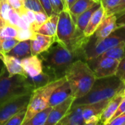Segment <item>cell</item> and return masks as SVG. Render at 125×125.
Segmentation results:
<instances>
[{"label":"cell","mask_w":125,"mask_h":125,"mask_svg":"<svg viewBox=\"0 0 125 125\" xmlns=\"http://www.w3.org/2000/svg\"><path fill=\"white\" fill-rule=\"evenodd\" d=\"M23 7L26 9L31 10L34 12H44V10L39 0H24Z\"/></svg>","instance_id":"1f68e13d"},{"label":"cell","mask_w":125,"mask_h":125,"mask_svg":"<svg viewBox=\"0 0 125 125\" xmlns=\"http://www.w3.org/2000/svg\"><path fill=\"white\" fill-rule=\"evenodd\" d=\"M31 94L17 96L0 104V125H4L5 122L14 114L26 108Z\"/></svg>","instance_id":"ba28073f"},{"label":"cell","mask_w":125,"mask_h":125,"mask_svg":"<svg viewBox=\"0 0 125 125\" xmlns=\"http://www.w3.org/2000/svg\"><path fill=\"white\" fill-rule=\"evenodd\" d=\"M64 4H65V7L66 10H69L77 0H64Z\"/></svg>","instance_id":"ee69618b"},{"label":"cell","mask_w":125,"mask_h":125,"mask_svg":"<svg viewBox=\"0 0 125 125\" xmlns=\"http://www.w3.org/2000/svg\"><path fill=\"white\" fill-rule=\"evenodd\" d=\"M105 17V11L100 4V7L94 11V12L92 15L85 30L83 31L84 35L87 37H90L92 35H93Z\"/></svg>","instance_id":"d6986e66"},{"label":"cell","mask_w":125,"mask_h":125,"mask_svg":"<svg viewBox=\"0 0 125 125\" xmlns=\"http://www.w3.org/2000/svg\"><path fill=\"white\" fill-rule=\"evenodd\" d=\"M39 56L42 62V71L52 75L56 79L64 77L67 70L75 61H85L84 53L71 51L57 42Z\"/></svg>","instance_id":"6da1fadb"},{"label":"cell","mask_w":125,"mask_h":125,"mask_svg":"<svg viewBox=\"0 0 125 125\" xmlns=\"http://www.w3.org/2000/svg\"><path fill=\"white\" fill-rule=\"evenodd\" d=\"M5 23H6V22L2 18L1 14V0H0V28H1L4 25H5Z\"/></svg>","instance_id":"f6af8a7d"},{"label":"cell","mask_w":125,"mask_h":125,"mask_svg":"<svg viewBox=\"0 0 125 125\" xmlns=\"http://www.w3.org/2000/svg\"><path fill=\"white\" fill-rule=\"evenodd\" d=\"M0 59L5 67L9 76H12L15 75L27 76L21 66V59L13 56L3 53H0Z\"/></svg>","instance_id":"9a60e30c"},{"label":"cell","mask_w":125,"mask_h":125,"mask_svg":"<svg viewBox=\"0 0 125 125\" xmlns=\"http://www.w3.org/2000/svg\"><path fill=\"white\" fill-rule=\"evenodd\" d=\"M50 1L54 13L59 14L61 11L66 10L63 0H50Z\"/></svg>","instance_id":"d590c367"},{"label":"cell","mask_w":125,"mask_h":125,"mask_svg":"<svg viewBox=\"0 0 125 125\" xmlns=\"http://www.w3.org/2000/svg\"><path fill=\"white\" fill-rule=\"evenodd\" d=\"M125 42V26L117 28L111 34L99 42L92 41L90 37L84 47L85 61H91L106 50Z\"/></svg>","instance_id":"52a82bcc"},{"label":"cell","mask_w":125,"mask_h":125,"mask_svg":"<svg viewBox=\"0 0 125 125\" xmlns=\"http://www.w3.org/2000/svg\"><path fill=\"white\" fill-rule=\"evenodd\" d=\"M119 63V61L111 58H104L99 61L92 69L96 78L116 75Z\"/></svg>","instance_id":"30bf717a"},{"label":"cell","mask_w":125,"mask_h":125,"mask_svg":"<svg viewBox=\"0 0 125 125\" xmlns=\"http://www.w3.org/2000/svg\"><path fill=\"white\" fill-rule=\"evenodd\" d=\"M97 2L93 0H77L75 4L68 10L73 21L76 23L77 18L83 12L86 11L89 8L96 5Z\"/></svg>","instance_id":"7402d4cb"},{"label":"cell","mask_w":125,"mask_h":125,"mask_svg":"<svg viewBox=\"0 0 125 125\" xmlns=\"http://www.w3.org/2000/svg\"><path fill=\"white\" fill-rule=\"evenodd\" d=\"M73 96L69 97L67 99L60 103L59 104L52 107L49 116L47 119L45 125H56L57 123L68 113L70 110L73 103L75 100Z\"/></svg>","instance_id":"7c38bea8"},{"label":"cell","mask_w":125,"mask_h":125,"mask_svg":"<svg viewBox=\"0 0 125 125\" xmlns=\"http://www.w3.org/2000/svg\"><path fill=\"white\" fill-rule=\"evenodd\" d=\"M36 32L31 30V29H18L17 36L15 39L18 41H23V40H31L35 38Z\"/></svg>","instance_id":"f1b7e54d"},{"label":"cell","mask_w":125,"mask_h":125,"mask_svg":"<svg viewBox=\"0 0 125 125\" xmlns=\"http://www.w3.org/2000/svg\"><path fill=\"white\" fill-rule=\"evenodd\" d=\"M125 97L124 96V97H123V99H122V102L120 103V104L119 105V106H118V108H117V109H116V112L114 113V116H112V118H111V120H112V119H114V118H116V116H118L119 115H120V114H123V113H125ZM110 120V121H111ZM109 121V122H110Z\"/></svg>","instance_id":"60d3db41"},{"label":"cell","mask_w":125,"mask_h":125,"mask_svg":"<svg viewBox=\"0 0 125 125\" xmlns=\"http://www.w3.org/2000/svg\"><path fill=\"white\" fill-rule=\"evenodd\" d=\"M67 81L65 76L56 79L42 87L34 89L26 108V116L22 125L31 119L37 113L49 106L51 96L53 91Z\"/></svg>","instance_id":"8992f818"},{"label":"cell","mask_w":125,"mask_h":125,"mask_svg":"<svg viewBox=\"0 0 125 125\" xmlns=\"http://www.w3.org/2000/svg\"><path fill=\"white\" fill-rule=\"evenodd\" d=\"M108 125H125V112L108 122Z\"/></svg>","instance_id":"74e56055"},{"label":"cell","mask_w":125,"mask_h":125,"mask_svg":"<svg viewBox=\"0 0 125 125\" xmlns=\"http://www.w3.org/2000/svg\"><path fill=\"white\" fill-rule=\"evenodd\" d=\"M110 100L83 105V116L85 125H97L100 124L102 113Z\"/></svg>","instance_id":"9c48e42d"},{"label":"cell","mask_w":125,"mask_h":125,"mask_svg":"<svg viewBox=\"0 0 125 125\" xmlns=\"http://www.w3.org/2000/svg\"><path fill=\"white\" fill-rule=\"evenodd\" d=\"M58 20H59V14L53 12L52 15L49 16L48 20L35 31V32L41 34L56 37Z\"/></svg>","instance_id":"44dd1931"},{"label":"cell","mask_w":125,"mask_h":125,"mask_svg":"<svg viewBox=\"0 0 125 125\" xmlns=\"http://www.w3.org/2000/svg\"><path fill=\"white\" fill-rule=\"evenodd\" d=\"M100 3L97 4L96 5L93 6L92 7L89 8V10H87L86 11L83 12V13H81L76 20V26L77 27L83 32V31L85 30L92 15H93V13L94 12V11L100 7Z\"/></svg>","instance_id":"d4e9b609"},{"label":"cell","mask_w":125,"mask_h":125,"mask_svg":"<svg viewBox=\"0 0 125 125\" xmlns=\"http://www.w3.org/2000/svg\"><path fill=\"white\" fill-rule=\"evenodd\" d=\"M64 76L70 86L72 96L75 99L86 95L96 80L94 70L86 61L81 59L75 61L67 70Z\"/></svg>","instance_id":"3957f363"},{"label":"cell","mask_w":125,"mask_h":125,"mask_svg":"<svg viewBox=\"0 0 125 125\" xmlns=\"http://www.w3.org/2000/svg\"><path fill=\"white\" fill-rule=\"evenodd\" d=\"M125 12V0H120L119 4L114 8L112 9L108 14H106V16L111 15H114L116 16V18Z\"/></svg>","instance_id":"836d02e7"},{"label":"cell","mask_w":125,"mask_h":125,"mask_svg":"<svg viewBox=\"0 0 125 125\" xmlns=\"http://www.w3.org/2000/svg\"><path fill=\"white\" fill-rule=\"evenodd\" d=\"M19 41L15 38H0V53H7Z\"/></svg>","instance_id":"83f0119b"},{"label":"cell","mask_w":125,"mask_h":125,"mask_svg":"<svg viewBox=\"0 0 125 125\" xmlns=\"http://www.w3.org/2000/svg\"><path fill=\"white\" fill-rule=\"evenodd\" d=\"M116 23H117L118 28L122 27V26H125V12L117 17Z\"/></svg>","instance_id":"7bdbcfd3"},{"label":"cell","mask_w":125,"mask_h":125,"mask_svg":"<svg viewBox=\"0 0 125 125\" xmlns=\"http://www.w3.org/2000/svg\"><path fill=\"white\" fill-rule=\"evenodd\" d=\"M35 21L30 26V29L35 31L41 25H42L49 18V16L44 12H34Z\"/></svg>","instance_id":"4dcf8cb0"},{"label":"cell","mask_w":125,"mask_h":125,"mask_svg":"<svg viewBox=\"0 0 125 125\" xmlns=\"http://www.w3.org/2000/svg\"><path fill=\"white\" fill-rule=\"evenodd\" d=\"M34 90L26 81V76L15 75L9 76L4 67L0 75V104L17 96L31 94Z\"/></svg>","instance_id":"5b68a950"},{"label":"cell","mask_w":125,"mask_h":125,"mask_svg":"<svg viewBox=\"0 0 125 125\" xmlns=\"http://www.w3.org/2000/svg\"><path fill=\"white\" fill-rule=\"evenodd\" d=\"M56 80L52 75L42 71L41 73H40L39 75L34 76V77H29V76H26V81L27 83L31 86L32 87H34V89L42 87L53 81Z\"/></svg>","instance_id":"cb8c5ba5"},{"label":"cell","mask_w":125,"mask_h":125,"mask_svg":"<svg viewBox=\"0 0 125 125\" xmlns=\"http://www.w3.org/2000/svg\"><path fill=\"white\" fill-rule=\"evenodd\" d=\"M93 1L97 2V3H100V0H93Z\"/></svg>","instance_id":"7dc6e473"},{"label":"cell","mask_w":125,"mask_h":125,"mask_svg":"<svg viewBox=\"0 0 125 125\" xmlns=\"http://www.w3.org/2000/svg\"><path fill=\"white\" fill-rule=\"evenodd\" d=\"M11 8L12 7L8 3L7 0H1V14L2 18L6 23L8 22V14Z\"/></svg>","instance_id":"e575fe53"},{"label":"cell","mask_w":125,"mask_h":125,"mask_svg":"<svg viewBox=\"0 0 125 125\" xmlns=\"http://www.w3.org/2000/svg\"><path fill=\"white\" fill-rule=\"evenodd\" d=\"M124 97L123 91L115 95L114 97H112L108 103L107 104L106 107L103 110L101 117H100V125H107L108 122L111 119L112 116H114V113L116 112L119 105L122 102V99Z\"/></svg>","instance_id":"ac0fdd59"},{"label":"cell","mask_w":125,"mask_h":125,"mask_svg":"<svg viewBox=\"0 0 125 125\" xmlns=\"http://www.w3.org/2000/svg\"><path fill=\"white\" fill-rule=\"evenodd\" d=\"M116 75L125 82V56L119 61Z\"/></svg>","instance_id":"8d00e7d4"},{"label":"cell","mask_w":125,"mask_h":125,"mask_svg":"<svg viewBox=\"0 0 125 125\" xmlns=\"http://www.w3.org/2000/svg\"><path fill=\"white\" fill-rule=\"evenodd\" d=\"M26 108L22 109L15 114H14L10 119H9L4 125H22L23 119L26 116Z\"/></svg>","instance_id":"f546056e"},{"label":"cell","mask_w":125,"mask_h":125,"mask_svg":"<svg viewBox=\"0 0 125 125\" xmlns=\"http://www.w3.org/2000/svg\"><path fill=\"white\" fill-rule=\"evenodd\" d=\"M55 41V37L36 32L35 38L31 40V55H39L41 53L46 51Z\"/></svg>","instance_id":"2e32d148"},{"label":"cell","mask_w":125,"mask_h":125,"mask_svg":"<svg viewBox=\"0 0 125 125\" xmlns=\"http://www.w3.org/2000/svg\"><path fill=\"white\" fill-rule=\"evenodd\" d=\"M125 56V42H122L114 47L110 48L109 49L106 50L104 51L103 53H101L99 56L97 58L86 62L90 66L92 69L94 67V65L101 59L104 58H111V59H114L118 61L122 60Z\"/></svg>","instance_id":"5bb4252c"},{"label":"cell","mask_w":125,"mask_h":125,"mask_svg":"<svg viewBox=\"0 0 125 125\" xmlns=\"http://www.w3.org/2000/svg\"><path fill=\"white\" fill-rule=\"evenodd\" d=\"M125 82L116 75L96 78L90 91L84 96L75 99L73 105H86L105 100H110L122 92Z\"/></svg>","instance_id":"277c9868"},{"label":"cell","mask_w":125,"mask_h":125,"mask_svg":"<svg viewBox=\"0 0 125 125\" xmlns=\"http://www.w3.org/2000/svg\"><path fill=\"white\" fill-rule=\"evenodd\" d=\"M1 64H3V63H2V62H1V60L0 59V65H1Z\"/></svg>","instance_id":"681fc988"},{"label":"cell","mask_w":125,"mask_h":125,"mask_svg":"<svg viewBox=\"0 0 125 125\" xmlns=\"http://www.w3.org/2000/svg\"><path fill=\"white\" fill-rule=\"evenodd\" d=\"M4 69V64L0 65V75H1V74L2 73V72H3Z\"/></svg>","instance_id":"bcb514c9"},{"label":"cell","mask_w":125,"mask_h":125,"mask_svg":"<svg viewBox=\"0 0 125 125\" xmlns=\"http://www.w3.org/2000/svg\"><path fill=\"white\" fill-rule=\"evenodd\" d=\"M7 1L10 4V5L18 12H19L24 7H23L24 0H7Z\"/></svg>","instance_id":"ab89813d"},{"label":"cell","mask_w":125,"mask_h":125,"mask_svg":"<svg viewBox=\"0 0 125 125\" xmlns=\"http://www.w3.org/2000/svg\"><path fill=\"white\" fill-rule=\"evenodd\" d=\"M51 109L52 107L48 106L46 108L39 111L31 119L26 122L24 125H45Z\"/></svg>","instance_id":"484cf974"},{"label":"cell","mask_w":125,"mask_h":125,"mask_svg":"<svg viewBox=\"0 0 125 125\" xmlns=\"http://www.w3.org/2000/svg\"><path fill=\"white\" fill-rule=\"evenodd\" d=\"M116 19L117 18L114 15L105 16L95 31L94 34L90 37V39L94 42H99L108 37L118 28Z\"/></svg>","instance_id":"8fae6325"},{"label":"cell","mask_w":125,"mask_h":125,"mask_svg":"<svg viewBox=\"0 0 125 125\" xmlns=\"http://www.w3.org/2000/svg\"><path fill=\"white\" fill-rule=\"evenodd\" d=\"M23 10H24V12H25V13H26V16H27V18H28L30 26H31V25L32 23H34V21H35V12H34L33 10L26 9L25 7H24Z\"/></svg>","instance_id":"b9f144b4"},{"label":"cell","mask_w":125,"mask_h":125,"mask_svg":"<svg viewBox=\"0 0 125 125\" xmlns=\"http://www.w3.org/2000/svg\"><path fill=\"white\" fill-rule=\"evenodd\" d=\"M18 27L6 23L1 28H0V38H15L18 32Z\"/></svg>","instance_id":"4316f807"},{"label":"cell","mask_w":125,"mask_h":125,"mask_svg":"<svg viewBox=\"0 0 125 125\" xmlns=\"http://www.w3.org/2000/svg\"><path fill=\"white\" fill-rule=\"evenodd\" d=\"M120 0H100V4L105 11V16L112 9H114Z\"/></svg>","instance_id":"d6a6232c"},{"label":"cell","mask_w":125,"mask_h":125,"mask_svg":"<svg viewBox=\"0 0 125 125\" xmlns=\"http://www.w3.org/2000/svg\"><path fill=\"white\" fill-rule=\"evenodd\" d=\"M89 39L77 27L68 10H64L59 13L55 42L71 51L84 53V47Z\"/></svg>","instance_id":"7a4b0ae2"},{"label":"cell","mask_w":125,"mask_h":125,"mask_svg":"<svg viewBox=\"0 0 125 125\" xmlns=\"http://www.w3.org/2000/svg\"><path fill=\"white\" fill-rule=\"evenodd\" d=\"M123 94H124V96L125 97V89H124V90H123Z\"/></svg>","instance_id":"c3c4849f"},{"label":"cell","mask_w":125,"mask_h":125,"mask_svg":"<svg viewBox=\"0 0 125 125\" xmlns=\"http://www.w3.org/2000/svg\"><path fill=\"white\" fill-rule=\"evenodd\" d=\"M39 1L43 8L44 11L48 16H50L51 15H52L53 13L50 0H39Z\"/></svg>","instance_id":"f35d334b"},{"label":"cell","mask_w":125,"mask_h":125,"mask_svg":"<svg viewBox=\"0 0 125 125\" xmlns=\"http://www.w3.org/2000/svg\"><path fill=\"white\" fill-rule=\"evenodd\" d=\"M21 66L27 76L34 77L43 70L42 62L39 55H31L21 59Z\"/></svg>","instance_id":"4fadbf2b"},{"label":"cell","mask_w":125,"mask_h":125,"mask_svg":"<svg viewBox=\"0 0 125 125\" xmlns=\"http://www.w3.org/2000/svg\"><path fill=\"white\" fill-rule=\"evenodd\" d=\"M7 54L13 56L19 59L28 57L31 55V40L19 41V42Z\"/></svg>","instance_id":"603a6c76"},{"label":"cell","mask_w":125,"mask_h":125,"mask_svg":"<svg viewBox=\"0 0 125 125\" xmlns=\"http://www.w3.org/2000/svg\"><path fill=\"white\" fill-rule=\"evenodd\" d=\"M70 96H72L71 89L68 82L66 81L64 83L58 86L52 93L49 101V106L53 107L63 102Z\"/></svg>","instance_id":"ffe728a7"},{"label":"cell","mask_w":125,"mask_h":125,"mask_svg":"<svg viewBox=\"0 0 125 125\" xmlns=\"http://www.w3.org/2000/svg\"><path fill=\"white\" fill-rule=\"evenodd\" d=\"M83 110V105L72 106L68 113L56 125H85Z\"/></svg>","instance_id":"e0dca14e"},{"label":"cell","mask_w":125,"mask_h":125,"mask_svg":"<svg viewBox=\"0 0 125 125\" xmlns=\"http://www.w3.org/2000/svg\"><path fill=\"white\" fill-rule=\"evenodd\" d=\"M63 1H64V0H63ZM64 5H65V4H64Z\"/></svg>","instance_id":"f907efd6"}]
</instances>
